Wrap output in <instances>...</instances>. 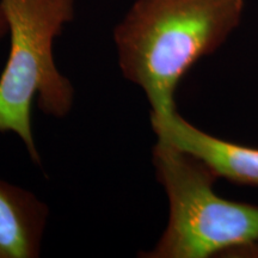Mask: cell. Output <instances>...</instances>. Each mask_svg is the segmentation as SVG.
Returning <instances> with one entry per match:
<instances>
[{
    "label": "cell",
    "instance_id": "6da1fadb",
    "mask_svg": "<svg viewBox=\"0 0 258 258\" xmlns=\"http://www.w3.org/2000/svg\"><path fill=\"white\" fill-rule=\"evenodd\" d=\"M244 0H135L114 30L123 77L143 90L151 115L176 110L183 76L240 23Z\"/></svg>",
    "mask_w": 258,
    "mask_h": 258
},
{
    "label": "cell",
    "instance_id": "7a4b0ae2",
    "mask_svg": "<svg viewBox=\"0 0 258 258\" xmlns=\"http://www.w3.org/2000/svg\"><path fill=\"white\" fill-rule=\"evenodd\" d=\"M152 164L169 201V220L153 249L139 257H225L258 240V206L219 196L218 177L201 160L157 138Z\"/></svg>",
    "mask_w": 258,
    "mask_h": 258
},
{
    "label": "cell",
    "instance_id": "3957f363",
    "mask_svg": "<svg viewBox=\"0 0 258 258\" xmlns=\"http://www.w3.org/2000/svg\"><path fill=\"white\" fill-rule=\"evenodd\" d=\"M10 34V54L0 77V132L21 139L40 164L31 127L32 102L62 118L72 110L74 88L56 67L54 40L74 17L73 0H0Z\"/></svg>",
    "mask_w": 258,
    "mask_h": 258
},
{
    "label": "cell",
    "instance_id": "277c9868",
    "mask_svg": "<svg viewBox=\"0 0 258 258\" xmlns=\"http://www.w3.org/2000/svg\"><path fill=\"white\" fill-rule=\"evenodd\" d=\"M151 125L158 139L198 158L218 178L258 186V148L213 137L186 121L177 110L151 115Z\"/></svg>",
    "mask_w": 258,
    "mask_h": 258
},
{
    "label": "cell",
    "instance_id": "5b68a950",
    "mask_svg": "<svg viewBox=\"0 0 258 258\" xmlns=\"http://www.w3.org/2000/svg\"><path fill=\"white\" fill-rule=\"evenodd\" d=\"M48 207L29 190L0 179V258L40 256Z\"/></svg>",
    "mask_w": 258,
    "mask_h": 258
},
{
    "label": "cell",
    "instance_id": "8992f818",
    "mask_svg": "<svg viewBox=\"0 0 258 258\" xmlns=\"http://www.w3.org/2000/svg\"><path fill=\"white\" fill-rule=\"evenodd\" d=\"M226 258H258V240L254 243L247 245V246L240 247V249L231 251L225 256Z\"/></svg>",
    "mask_w": 258,
    "mask_h": 258
},
{
    "label": "cell",
    "instance_id": "52a82bcc",
    "mask_svg": "<svg viewBox=\"0 0 258 258\" xmlns=\"http://www.w3.org/2000/svg\"><path fill=\"white\" fill-rule=\"evenodd\" d=\"M9 31L8 28V22H6L4 11H3L2 6H0V40H2L3 36Z\"/></svg>",
    "mask_w": 258,
    "mask_h": 258
}]
</instances>
